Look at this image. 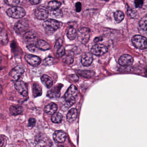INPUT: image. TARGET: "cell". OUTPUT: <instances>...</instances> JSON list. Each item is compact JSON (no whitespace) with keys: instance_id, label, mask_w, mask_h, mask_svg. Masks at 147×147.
<instances>
[{"instance_id":"obj_8","label":"cell","mask_w":147,"mask_h":147,"mask_svg":"<svg viewBox=\"0 0 147 147\" xmlns=\"http://www.w3.org/2000/svg\"><path fill=\"white\" fill-rule=\"evenodd\" d=\"M29 27L28 22L26 20L23 19L16 23L14 26V30L17 33H21L27 30Z\"/></svg>"},{"instance_id":"obj_34","label":"cell","mask_w":147,"mask_h":147,"mask_svg":"<svg viewBox=\"0 0 147 147\" xmlns=\"http://www.w3.org/2000/svg\"><path fill=\"white\" fill-rule=\"evenodd\" d=\"M4 2L7 5L13 7H16V6L18 5L20 2V1H19V0H7V1H5Z\"/></svg>"},{"instance_id":"obj_41","label":"cell","mask_w":147,"mask_h":147,"mask_svg":"<svg viewBox=\"0 0 147 147\" xmlns=\"http://www.w3.org/2000/svg\"><path fill=\"white\" fill-rule=\"evenodd\" d=\"M69 78L74 82H77L79 80V77L76 74H72L69 76Z\"/></svg>"},{"instance_id":"obj_13","label":"cell","mask_w":147,"mask_h":147,"mask_svg":"<svg viewBox=\"0 0 147 147\" xmlns=\"http://www.w3.org/2000/svg\"><path fill=\"white\" fill-rule=\"evenodd\" d=\"M26 61L31 66L36 67L41 63V59L36 56L32 55H27L25 56Z\"/></svg>"},{"instance_id":"obj_19","label":"cell","mask_w":147,"mask_h":147,"mask_svg":"<svg viewBox=\"0 0 147 147\" xmlns=\"http://www.w3.org/2000/svg\"><path fill=\"white\" fill-rule=\"evenodd\" d=\"M38 49L42 51H47L50 49V45L47 42L42 39H38L36 44Z\"/></svg>"},{"instance_id":"obj_26","label":"cell","mask_w":147,"mask_h":147,"mask_svg":"<svg viewBox=\"0 0 147 147\" xmlns=\"http://www.w3.org/2000/svg\"><path fill=\"white\" fill-rule=\"evenodd\" d=\"M124 14L120 11H117L114 13V18L117 23H119L124 18Z\"/></svg>"},{"instance_id":"obj_22","label":"cell","mask_w":147,"mask_h":147,"mask_svg":"<svg viewBox=\"0 0 147 147\" xmlns=\"http://www.w3.org/2000/svg\"><path fill=\"white\" fill-rule=\"evenodd\" d=\"M9 41L8 34L5 30H1L0 31V44L3 45H5L8 43Z\"/></svg>"},{"instance_id":"obj_5","label":"cell","mask_w":147,"mask_h":147,"mask_svg":"<svg viewBox=\"0 0 147 147\" xmlns=\"http://www.w3.org/2000/svg\"><path fill=\"white\" fill-rule=\"evenodd\" d=\"M90 30L88 28H81L77 32L78 39L83 44H86L89 41L90 37Z\"/></svg>"},{"instance_id":"obj_2","label":"cell","mask_w":147,"mask_h":147,"mask_svg":"<svg viewBox=\"0 0 147 147\" xmlns=\"http://www.w3.org/2000/svg\"><path fill=\"white\" fill-rule=\"evenodd\" d=\"M61 26L60 22L54 19L48 20L43 23V27L46 33L51 34L58 30Z\"/></svg>"},{"instance_id":"obj_31","label":"cell","mask_w":147,"mask_h":147,"mask_svg":"<svg viewBox=\"0 0 147 147\" xmlns=\"http://www.w3.org/2000/svg\"><path fill=\"white\" fill-rule=\"evenodd\" d=\"M127 14L130 18L135 19L137 17V13L136 11L134 9L130 7H128L127 8Z\"/></svg>"},{"instance_id":"obj_42","label":"cell","mask_w":147,"mask_h":147,"mask_svg":"<svg viewBox=\"0 0 147 147\" xmlns=\"http://www.w3.org/2000/svg\"><path fill=\"white\" fill-rule=\"evenodd\" d=\"M41 1H39V0H34V1H30V2L33 5H38V4L40 3L41 2Z\"/></svg>"},{"instance_id":"obj_45","label":"cell","mask_w":147,"mask_h":147,"mask_svg":"<svg viewBox=\"0 0 147 147\" xmlns=\"http://www.w3.org/2000/svg\"><path fill=\"white\" fill-rule=\"evenodd\" d=\"M2 91V87L1 85H0V94L1 93Z\"/></svg>"},{"instance_id":"obj_39","label":"cell","mask_w":147,"mask_h":147,"mask_svg":"<svg viewBox=\"0 0 147 147\" xmlns=\"http://www.w3.org/2000/svg\"><path fill=\"white\" fill-rule=\"evenodd\" d=\"M63 41L61 39L59 38L55 44V49H58L60 47H61L62 45Z\"/></svg>"},{"instance_id":"obj_6","label":"cell","mask_w":147,"mask_h":147,"mask_svg":"<svg viewBox=\"0 0 147 147\" xmlns=\"http://www.w3.org/2000/svg\"><path fill=\"white\" fill-rule=\"evenodd\" d=\"M36 18L39 20H45L49 16L48 8L42 6H40L36 8L35 11Z\"/></svg>"},{"instance_id":"obj_12","label":"cell","mask_w":147,"mask_h":147,"mask_svg":"<svg viewBox=\"0 0 147 147\" xmlns=\"http://www.w3.org/2000/svg\"><path fill=\"white\" fill-rule=\"evenodd\" d=\"M24 39L25 42L28 45L36 44L37 41L36 34L31 31L26 32L24 35Z\"/></svg>"},{"instance_id":"obj_14","label":"cell","mask_w":147,"mask_h":147,"mask_svg":"<svg viewBox=\"0 0 147 147\" xmlns=\"http://www.w3.org/2000/svg\"><path fill=\"white\" fill-rule=\"evenodd\" d=\"M67 137L66 133L62 130L57 131L53 134L54 141L58 143L64 142L67 138Z\"/></svg>"},{"instance_id":"obj_21","label":"cell","mask_w":147,"mask_h":147,"mask_svg":"<svg viewBox=\"0 0 147 147\" xmlns=\"http://www.w3.org/2000/svg\"><path fill=\"white\" fill-rule=\"evenodd\" d=\"M41 81L47 88H50L53 85L52 79L47 75H43L41 78Z\"/></svg>"},{"instance_id":"obj_10","label":"cell","mask_w":147,"mask_h":147,"mask_svg":"<svg viewBox=\"0 0 147 147\" xmlns=\"http://www.w3.org/2000/svg\"><path fill=\"white\" fill-rule=\"evenodd\" d=\"M119 65L123 67H129L133 63V58L129 55H123L121 56L119 59Z\"/></svg>"},{"instance_id":"obj_43","label":"cell","mask_w":147,"mask_h":147,"mask_svg":"<svg viewBox=\"0 0 147 147\" xmlns=\"http://www.w3.org/2000/svg\"><path fill=\"white\" fill-rule=\"evenodd\" d=\"M102 40H103V38H102L101 37H96L94 38V43H97L100 42V41H102Z\"/></svg>"},{"instance_id":"obj_9","label":"cell","mask_w":147,"mask_h":147,"mask_svg":"<svg viewBox=\"0 0 147 147\" xmlns=\"http://www.w3.org/2000/svg\"><path fill=\"white\" fill-rule=\"evenodd\" d=\"M24 72V68L22 65L16 66L11 71L10 75L14 81H17L20 79Z\"/></svg>"},{"instance_id":"obj_17","label":"cell","mask_w":147,"mask_h":147,"mask_svg":"<svg viewBox=\"0 0 147 147\" xmlns=\"http://www.w3.org/2000/svg\"><path fill=\"white\" fill-rule=\"evenodd\" d=\"M63 57V61L66 64L70 65L74 62V54L73 51H67L65 52V55Z\"/></svg>"},{"instance_id":"obj_35","label":"cell","mask_w":147,"mask_h":147,"mask_svg":"<svg viewBox=\"0 0 147 147\" xmlns=\"http://www.w3.org/2000/svg\"><path fill=\"white\" fill-rule=\"evenodd\" d=\"M65 54V49L63 47L61 46L59 49H57V54L59 57H63Z\"/></svg>"},{"instance_id":"obj_3","label":"cell","mask_w":147,"mask_h":147,"mask_svg":"<svg viewBox=\"0 0 147 147\" xmlns=\"http://www.w3.org/2000/svg\"><path fill=\"white\" fill-rule=\"evenodd\" d=\"M7 13L9 17L14 19H20L25 16V10L20 7H13L8 9Z\"/></svg>"},{"instance_id":"obj_11","label":"cell","mask_w":147,"mask_h":147,"mask_svg":"<svg viewBox=\"0 0 147 147\" xmlns=\"http://www.w3.org/2000/svg\"><path fill=\"white\" fill-rule=\"evenodd\" d=\"M14 86L17 91L23 96H27L28 89L24 82L22 81H17L14 84Z\"/></svg>"},{"instance_id":"obj_16","label":"cell","mask_w":147,"mask_h":147,"mask_svg":"<svg viewBox=\"0 0 147 147\" xmlns=\"http://www.w3.org/2000/svg\"><path fill=\"white\" fill-rule=\"evenodd\" d=\"M61 86H59V85L55 86V87L51 89L47 93V96L49 98H57L60 97L61 94Z\"/></svg>"},{"instance_id":"obj_7","label":"cell","mask_w":147,"mask_h":147,"mask_svg":"<svg viewBox=\"0 0 147 147\" xmlns=\"http://www.w3.org/2000/svg\"><path fill=\"white\" fill-rule=\"evenodd\" d=\"M91 53L98 56L103 55L108 51V48L105 45L101 44H95L92 47Z\"/></svg>"},{"instance_id":"obj_37","label":"cell","mask_w":147,"mask_h":147,"mask_svg":"<svg viewBox=\"0 0 147 147\" xmlns=\"http://www.w3.org/2000/svg\"><path fill=\"white\" fill-rule=\"evenodd\" d=\"M36 120L35 119L30 118L29 119V123H28V126L29 127H33L35 126L36 125Z\"/></svg>"},{"instance_id":"obj_30","label":"cell","mask_w":147,"mask_h":147,"mask_svg":"<svg viewBox=\"0 0 147 147\" xmlns=\"http://www.w3.org/2000/svg\"><path fill=\"white\" fill-rule=\"evenodd\" d=\"M63 12L60 9L51 11V16L55 18H61L63 17Z\"/></svg>"},{"instance_id":"obj_44","label":"cell","mask_w":147,"mask_h":147,"mask_svg":"<svg viewBox=\"0 0 147 147\" xmlns=\"http://www.w3.org/2000/svg\"><path fill=\"white\" fill-rule=\"evenodd\" d=\"M4 142H5V140H4V138L1 136H0V147H2L3 146Z\"/></svg>"},{"instance_id":"obj_18","label":"cell","mask_w":147,"mask_h":147,"mask_svg":"<svg viewBox=\"0 0 147 147\" xmlns=\"http://www.w3.org/2000/svg\"><path fill=\"white\" fill-rule=\"evenodd\" d=\"M77 110L76 108H72L67 113V120L69 123H73L77 118Z\"/></svg>"},{"instance_id":"obj_1","label":"cell","mask_w":147,"mask_h":147,"mask_svg":"<svg viewBox=\"0 0 147 147\" xmlns=\"http://www.w3.org/2000/svg\"><path fill=\"white\" fill-rule=\"evenodd\" d=\"M77 93L78 90L74 85H71L68 88L63 96V99L65 102L64 107V108H66V110L74 104Z\"/></svg>"},{"instance_id":"obj_32","label":"cell","mask_w":147,"mask_h":147,"mask_svg":"<svg viewBox=\"0 0 147 147\" xmlns=\"http://www.w3.org/2000/svg\"><path fill=\"white\" fill-rule=\"evenodd\" d=\"M79 74L83 77L89 78L94 75V72L93 71L85 70V71H81L80 72H79Z\"/></svg>"},{"instance_id":"obj_33","label":"cell","mask_w":147,"mask_h":147,"mask_svg":"<svg viewBox=\"0 0 147 147\" xmlns=\"http://www.w3.org/2000/svg\"><path fill=\"white\" fill-rule=\"evenodd\" d=\"M55 62V58L53 57H49L45 58L43 61V64L46 66H51L53 65Z\"/></svg>"},{"instance_id":"obj_36","label":"cell","mask_w":147,"mask_h":147,"mask_svg":"<svg viewBox=\"0 0 147 147\" xmlns=\"http://www.w3.org/2000/svg\"><path fill=\"white\" fill-rule=\"evenodd\" d=\"M27 48L29 51L32 52H36L38 49L36 44L30 45H28L27 46Z\"/></svg>"},{"instance_id":"obj_28","label":"cell","mask_w":147,"mask_h":147,"mask_svg":"<svg viewBox=\"0 0 147 147\" xmlns=\"http://www.w3.org/2000/svg\"><path fill=\"white\" fill-rule=\"evenodd\" d=\"M63 117L62 114L60 113L56 112L52 115L51 120L53 123H58L62 121Z\"/></svg>"},{"instance_id":"obj_27","label":"cell","mask_w":147,"mask_h":147,"mask_svg":"<svg viewBox=\"0 0 147 147\" xmlns=\"http://www.w3.org/2000/svg\"><path fill=\"white\" fill-rule=\"evenodd\" d=\"M139 26L141 30L145 32V33H146V32H147V16L146 15L142 18L139 21Z\"/></svg>"},{"instance_id":"obj_23","label":"cell","mask_w":147,"mask_h":147,"mask_svg":"<svg viewBox=\"0 0 147 147\" xmlns=\"http://www.w3.org/2000/svg\"><path fill=\"white\" fill-rule=\"evenodd\" d=\"M32 93L34 97H39L42 95V90L41 86L38 83H35L33 85L32 87Z\"/></svg>"},{"instance_id":"obj_29","label":"cell","mask_w":147,"mask_h":147,"mask_svg":"<svg viewBox=\"0 0 147 147\" xmlns=\"http://www.w3.org/2000/svg\"><path fill=\"white\" fill-rule=\"evenodd\" d=\"M61 5V3L57 1H51L48 4V7L51 11L59 9Z\"/></svg>"},{"instance_id":"obj_25","label":"cell","mask_w":147,"mask_h":147,"mask_svg":"<svg viewBox=\"0 0 147 147\" xmlns=\"http://www.w3.org/2000/svg\"><path fill=\"white\" fill-rule=\"evenodd\" d=\"M77 32L74 27H70L68 30L67 32V36L70 40H73L75 39L77 36Z\"/></svg>"},{"instance_id":"obj_4","label":"cell","mask_w":147,"mask_h":147,"mask_svg":"<svg viewBox=\"0 0 147 147\" xmlns=\"http://www.w3.org/2000/svg\"><path fill=\"white\" fill-rule=\"evenodd\" d=\"M131 42L136 48L139 49H145L147 47V39L141 35L133 36L131 38Z\"/></svg>"},{"instance_id":"obj_24","label":"cell","mask_w":147,"mask_h":147,"mask_svg":"<svg viewBox=\"0 0 147 147\" xmlns=\"http://www.w3.org/2000/svg\"><path fill=\"white\" fill-rule=\"evenodd\" d=\"M10 113L13 116H17L21 114L24 111L23 107L20 106L14 105L10 107Z\"/></svg>"},{"instance_id":"obj_15","label":"cell","mask_w":147,"mask_h":147,"mask_svg":"<svg viewBox=\"0 0 147 147\" xmlns=\"http://www.w3.org/2000/svg\"><path fill=\"white\" fill-rule=\"evenodd\" d=\"M82 64L84 67L90 66L93 62V57L92 54L89 52H86L82 55L81 58Z\"/></svg>"},{"instance_id":"obj_40","label":"cell","mask_w":147,"mask_h":147,"mask_svg":"<svg viewBox=\"0 0 147 147\" xmlns=\"http://www.w3.org/2000/svg\"><path fill=\"white\" fill-rule=\"evenodd\" d=\"M76 12H80L82 10V4L80 2H78L76 4Z\"/></svg>"},{"instance_id":"obj_38","label":"cell","mask_w":147,"mask_h":147,"mask_svg":"<svg viewBox=\"0 0 147 147\" xmlns=\"http://www.w3.org/2000/svg\"><path fill=\"white\" fill-rule=\"evenodd\" d=\"M144 1H140V0H137L135 1V5L136 8H140L143 5Z\"/></svg>"},{"instance_id":"obj_20","label":"cell","mask_w":147,"mask_h":147,"mask_svg":"<svg viewBox=\"0 0 147 147\" xmlns=\"http://www.w3.org/2000/svg\"><path fill=\"white\" fill-rule=\"evenodd\" d=\"M57 106L54 103H51L45 107L44 111L47 114L51 115L56 113L57 111Z\"/></svg>"}]
</instances>
